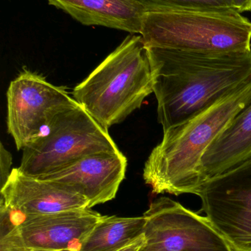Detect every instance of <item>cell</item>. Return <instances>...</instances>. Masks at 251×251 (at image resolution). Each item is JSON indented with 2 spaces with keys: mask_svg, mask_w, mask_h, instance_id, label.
Returning <instances> with one entry per match:
<instances>
[{
  "mask_svg": "<svg viewBox=\"0 0 251 251\" xmlns=\"http://www.w3.org/2000/svg\"><path fill=\"white\" fill-rule=\"evenodd\" d=\"M12 155L2 143L0 144V184L4 187L7 182L12 172V164H13Z\"/></svg>",
  "mask_w": 251,
  "mask_h": 251,
  "instance_id": "2e32d148",
  "label": "cell"
},
{
  "mask_svg": "<svg viewBox=\"0 0 251 251\" xmlns=\"http://www.w3.org/2000/svg\"><path fill=\"white\" fill-rule=\"evenodd\" d=\"M228 1L239 13L251 11V0H228Z\"/></svg>",
  "mask_w": 251,
  "mask_h": 251,
  "instance_id": "e0dca14e",
  "label": "cell"
},
{
  "mask_svg": "<svg viewBox=\"0 0 251 251\" xmlns=\"http://www.w3.org/2000/svg\"><path fill=\"white\" fill-rule=\"evenodd\" d=\"M127 164L121 151L96 153L36 178L58 183L84 196L91 209L116 197L125 177Z\"/></svg>",
  "mask_w": 251,
  "mask_h": 251,
  "instance_id": "8fae6325",
  "label": "cell"
},
{
  "mask_svg": "<svg viewBox=\"0 0 251 251\" xmlns=\"http://www.w3.org/2000/svg\"><path fill=\"white\" fill-rule=\"evenodd\" d=\"M139 35L147 47L199 52L251 50V22L235 10L146 13Z\"/></svg>",
  "mask_w": 251,
  "mask_h": 251,
  "instance_id": "277c9868",
  "label": "cell"
},
{
  "mask_svg": "<svg viewBox=\"0 0 251 251\" xmlns=\"http://www.w3.org/2000/svg\"><path fill=\"white\" fill-rule=\"evenodd\" d=\"M0 205L16 226L25 218L74 209H89L84 196L54 181L29 176L13 168L1 187Z\"/></svg>",
  "mask_w": 251,
  "mask_h": 251,
  "instance_id": "30bf717a",
  "label": "cell"
},
{
  "mask_svg": "<svg viewBox=\"0 0 251 251\" xmlns=\"http://www.w3.org/2000/svg\"><path fill=\"white\" fill-rule=\"evenodd\" d=\"M144 243H145V239H144V236L143 234L142 236L137 239L135 241L118 251H139L140 249L144 246Z\"/></svg>",
  "mask_w": 251,
  "mask_h": 251,
  "instance_id": "ac0fdd59",
  "label": "cell"
},
{
  "mask_svg": "<svg viewBox=\"0 0 251 251\" xmlns=\"http://www.w3.org/2000/svg\"><path fill=\"white\" fill-rule=\"evenodd\" d=\"M251 157V101L212 142L203 154L200 174L203 184Z\"/></svg>",
  "mask_w": 251,
  "mask_h": 251,
  "instance_id": "7c38bea8",
  "label": "cell"
},
{
  "mask_svg": "<svg viewBox=\"0 0 251 251\" xmlns=\"http://www.w3.org/2000/svg\"><path fill=\"white\" fill-rule=\"evenodd\" d=\"M145 243L139 251H233L206 217L168 197L144 212Z\"/></svg>",
  "mask_w": 251,
  "mask_h": 251,
  "instance_id": "9c48e42d",
  "label": "cell"
},
{
  "mask_svg": "<svg viewBox=\"0 0 251 251\" xmlns=\"http://www.w3.org/2000/svg\"><path fill=\"white\" fill-rule=\"evenodd\" d=\"M146 13L174 10H234L228 0H134Z\"/></svg>",
  "mask_w": 251,
  "mask_h": 251,
  "instance_id": "9a60e30c",
  "label": "cell"
},
{
  "mask_svg": "<svg viewBox=\"0 0 251 251\" xmlns=\"http://www.w3.org/2000/svg\"><path fill=\"white\" fill-rule=\"evenodd\" d=\"M103 216L86 208L25 218L16 226L0 206V242L13 251H78Z\"/></svg>",
  "mask_w": 251,
  "mask_h": 251,
  "instance_id": "ba28073f",
  "label": "cell"
},
{
  "mask_svg": "<svg viewBox=\"0 0 251 251\" xmlns=\"http://www.w3.org/2000/svg\"><path fill=\"white\" fill-rule=\"evenodd\" d=\"M145 218L104 216L81 243L78 251H118L144 234Z\"/></svg>",
  "mask_w": 251,
  "mask_h": 251,
  "instance_id": "5bb4252c",
  "label": "cell"
},
{
  "mask_svg": "<svg viewBox=\"0 0 251 251\" xmlns=\"http://www.w3.org/2000/svg\"><path fill=\"white\" fill-rule=\"evenodd\" d=\"M251 101V82L223 97L183 125L164 132L146 161L143 178L155 194L197 196L202 157L212 142Z\"/></svg>",
  "mask_w": 251,
  "mask_h": 251,
  "instance_id": "7a4b0ae2",
  "label": "cell"
},
{
  "mask_svg": "<svg viewBox=\"0 0 251 251\" xmlns=\"http://www.w3.org/2000/svg\"><path fill=\"white\" fill-rule=\"evenodd\" d=\"M153 93L147 48L141 35H128L72 91L74 100L109 129L139 109Z\"/></svg>",
  "mask_w": 251,
  "mask_h": 251,
  "instance_id": "3957f363",
  "label": "cell"
},
{
  "mask_svg": "<svg viewBox=\"0 0 251 251\" xmlns=\"http://www.w3.org/2000/svg\"><path fill=\"white\" fill-rule=\"evenodd\" d=\"M22 151L17 168L32 177L51 174L90 155L120 151L107 128L80 104L57 115L44 134Z\"/></svg>",
  "mask_w": 251,
  "mask_h": 251,
  "instance_id": "5b68a950",
  "label": "cell"
},
{
  "mask_svg": "<svg viewBox=\"0 0 251 251\" xmlns=\"http://www.w3.org/2000/svg\"><path fill=\"white\" fill-rule=\"evenodd\" d=\"M7 100V131L19 151L44 134L57 115L79 104L66 88L28 70L10 82Z\"/></svg>",
  "mask_w": 251,
  "mask_h": 251,
  "instance_id": "52a82bcc",
  "label": "cell"
},
{
  "mask_svg": "<svg viewBox=\"0 0 251 251\" xmlns=\"http://www.w3.org/2000/svg\"><path fill=\"white\" fill-rule=\"evenodd\" d=\"M87 26H103L140 34L146 12L134 0H47Z\"/></svg>",
  "mask_w": 251,
  "mask_h": 251,
  "instance_id": "4fadbf2b",
  "label": "cell"
},
{
  "mask_svg": "<svg viewBox=\"0 0 251 251\" xmlns=\"http://www.w3.org/2000/svg\"><path fill=\"white\" fill-rule=\"evenodd\" d=\"M147 48L158 122L164 132L188 122L251 82V50L199 52Z\"/></svg>",
  "mask_w": 251,
  "mask_h": 251,
  "instance_id": "6da1fadb",
  "label": "cell"
},
{
  "mask_svg": "<svg viewBox=\"0 0 251 251\" xmlns=\"http://www.w3.org/2000/svg\"><path fill=\"white\" fill-rule=\"evenodd\" d=\"M197 196L201 211L233 251H251V157L212 177Z\"/></svg>",
  "mask_w": 251,
  "mask_h": 251,
  "instance_id": "8992f818",
  "label": "cell"
}]
</instances>
